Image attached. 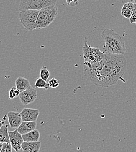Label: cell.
I'll use <instances>...</instances> for the list:
<instances>
[{
  "instance_id": "6da1fadb",
  "label": "cell",
  "mask_w": 136,
  "mask_h": 152,
  "mask_svg": "<svg viewBox=\"0 0 136 152\" xmlns=\"http://www.w3.org/2000/svg\"><path fill=\"white\" fill-rule=\"evenodd\" d=\"M105 53L101 61L85 68L84 75L87 81L94 85L109 87L122 79L127 68V60L123 55Z\"/></svg>"
},
{
  "instance_id": "7a4b0ae2",
  "label": "cell",
  "mask_w": 136,
  "mask_h": 152,
  "mask_svg": "<svg viewBox=\"0 0 136 152\" xmlns=\"http://www.w3.org/2000/svg\"><path fill=\"white\" fill-rule=\"evenodd\" d=\"M105 45L104 52L113 55H124L126 51L125 43L122 38L114 30L105 28L102 33Z\"/></svg>"
},
{
  "instance_id": "3957f363",
  "label": "cell",
  "mask_w": 136,
  "mask_h": 152,
  "mask_svg": "<svg viewBox=\"0 0 136 152\" xmlns=\"http://www.w3.org/2000/svg\"><path fill=\"white\" fill-rule=\"evenodd\" d=\"M83 53L84 57V64L86 67H90L92 65L101 61L104 57L105 53L101 51L98 48H93L89 45L86 38L83 46Z\"/></svg>"
},
{
  "instance_id": "277c9868",
  "label": "cell",
  "mask_w": 136,
  "mask_h": 152,
  "mask_svg": "<svg viewBox=\"0 0 136 152\" xmlns=\"http://www.w3.org/2000/svg\"><path fill=\"white\" fill-rule=\"evenodd\" d=\"M58 8L56 5L45 8L39 11L35 29H41L48 27L56 18Z\"/></svg>"
},
{
  "instance_id": "5b68a950",
  "label": "cell",
  "mask_w": 136,
  "mask_h": 152,
  "mask_svg": "<svg viewBox=\"0 0 136 152\" xmlns=\"http://www.w3.org/2000/svg\"><path fill=\"white\" fill-rule=\"evenodd\" d=\"M57 0H20V11L26 10L40 11L48 7L56 5Z\"/></svg>"
},
{
  "instance_id": "8992f818",
  "label": "cell",
  "mask_w": 136,
  "mask_h": 152,
  "mask_svg": "<svg viewBox=\"0 0 136 152\" xmlns=\"http://www.w3.org/2000/svg\"><path fill=\"white\" fill-rule=\"evenodd\" d=\"M39 13V11L36 10L20 11V22L26 31H32L35 29Z\"/></svg>"
},
{
  "instance_id": "52a82bcc",
  "label": "cell",
  "mask_w": 136,
  "mask_h": 152,
  "mask_svg": "<svg viewBox=\"0 0 136 152\" xmlns=\"http://www.w3.org/2000/svg\"><path fill=\"white\" fill-rule=\"evenodd\" d=\"M37 97V90L32 87H30L27 90L20 92L19 95L20 102L24 105H27L33 103Z\"/></svg>"
},
{
  "instance_id": "ba28073f",
  "label": "cell",
  "mask_w": 136,
  "mask_h": 152,
  "mask_svg": "<svg viewBox=\"0 0 136 152\" xmlns=\"http://www.w3.org/2000/svg\"><path fill=\"white\" fill-rule=\"evenodd\" d=\"M9 135L10 138V143L16 152H19L22 149V145L24 140L22 137V135L17 131V129L14 131H9Z\"/></svg>"
},
{
  "instance_id": "9c48e42d",
  "label": "cell",
  "mask_w": 136,
  "mask_h": 152,
  "mask_svg": "<svg viewBox=\"0 0 136 152\" xmlns=\"http://www.w3.org/2000/svg\"><path fill=\"white\" fill-rule=\"evenodd\" d=\"M39 114V110L27 108H23L20 113L22 121L24 122H36Z\"/></svg>"
},
{
  "instance_id": "30bf717a",
  "label": "cell",
  "mask_w": 136,
  "mask_h": 152,
  "mask_svg": "<svg viewBox=\"0 0 136 152\" xmlns=\"http://www.w3.org/2000/svg\"><path fill=\"white\" fill-rule=\"evenodd\" d=\"M8 121L10 127L13 129H18L23 122L20 113L14 111L8 113Z\"/></svg>"
},
{
  "instance_id": "8fae6325",
  "label": "cell",
  "mask_w": 136,
  "mask_h": 152,
  "mask_svg": "<svg viewBox=\"0 0 136 152\" xmlns=\"http://www.w3.org/2000/svg\"><path fill=\"white\" fill-rule=\"evenodd\" d=\"M36 127H37L36 122L23 121L21 125L19 126V128L17 129L22 135H23L36 129Z\"/></svg>"
},
{
  "instance_id": "7c38bea8",
  "label": "cell",
  "mask_w": 136,
  "mask_h": 152,
  "mask_svg": "<svg viewBox=\"0 0 136 152\" xmlns=\"http://www.w3.org/2000/svg\"><path fill=\"white\" fill-rule=\"evenodd\" d=\"M41 147V142H23L22 145L23 152H39Z\"/></svg>"
},
{
  "instance_id": "4fadbf2b",
  "label": "cell",
  "mask_w": 136,
  "mask_h": 152,
  "mask_svg": "<svg viewBox=\"0 0 136 152\" xmlns=\"http://www.w3.org/2000/svg\"><path fill=\"white\" fill-rule=\"evenodd\" d=\"M15 87L20 92H22L27 90L31 86L29 80L23 77H19L15 81Z\"/></svg>"
},
{
  "instance_id": "5bb4252c",
  "label": "cell",
  "mask_w": 136,
  "mask_h": 152,
  "mask_svg": "<svg viewBox=\"0 0 136 152\" xmlns=\"http://www.w3.org/2000/svg\"><path fill=\"white\" fill-rule=\"evenodd\" d=\"M22 137L24 142H38L40 137V133L38 130L35 129L25 134H23Z\"/></svg>"
},
{
  "instance_id": "9a60e30c",
  "label": "cell",
  "mask_w": 136,
  "mask_h": 152,
  "mask_svg": "<svg viewBox=\"0 0 136 152\" xmlns=\"http://www.w3.org/2000/svg\"><path fill=\"white\" fill-rule=\"evenodd\" d=\"M135 4L132 2H129L124 4L121 10V15L126 18L130 19L134 9Z\"/></svg>"
},
{
  "instance_id": "2e32d148",
  "label": "cell",
  "mask_w": 136,
  "mask_h": 152,
  "mask_svg": "<svg viewBox=\"0 0 136 152\" xmlns=\"http://www.w3.org/2000/svg\"><path fill=\"white\" fill-rule=\"evenodd\" d=\"M0 142L10 143L8 125L4 124L0 129Z\"/></svg>"
},
{
  "instance_id": "e0dca14e",
  "label": "cell",
  "mask_w": 136,
  "mask_h": 152,
  "mask_svg": "<svg viewBox=\"0 0 136 152\" xmlns=\"http://www.w3.org/2000/svg\"><path fill=\"white\" fill-rule=\"evenodd\" d=\"M35 87L39 88H44L45 90H47L50 88L49 84L40 77L36 80L35 84Z\"/></svg>"
},
{
  "instance_id": "ac0fdd59",
  "label": "cell",
  "mask_w": 136,
  "mask_h": 152,
  "mask_svg": "<svg viewBox=\"0 0 136 152\" xmlns=\"http://www.w3.org/2000/svg\"><path fill=\"white\" fill-rule=\"evenodd\" d=\"M50 76V73L47 67L45 66L42 67L40 72V77L45 81H47Z\"/></svg>"
},
{
  "instance_id": "d6986e66",
  "label": "cell",
  "mask_w": 136,
  "mask_h": 152,
  "mask_svg": "<svg viewBox=\"0 0 136 152\" xmlns=\"http://www.w3.org/2000/svg\"><path fill=\"white\" fill-rule=\"evenodd\" d=\"M20 91L16 87H13L11 88L9 91V99L12 100L14 98H15L18 96H19Z\"/></svg>"
},
{
  "instance_id": "ffe728a7",
  "label": "cell",
  "mask_w": 136,
  "mask_h": 152,
  "mask_svg": "<svg viewBox=\"0 0 136 152\" xmlns=\"http://www.w3.org/2000/svg\"><path fill=\"white\" fill-rule=\"evenodd\" d=\"M48 84H49L50 87L53 88H57L58 87H59V83L58 80L56 79V78H51V79L49 81Z\"/></svg>"
},
{
  "instance_id": "44dd1931",
  "label": "cell",
  "mask_w": 136,
  "mask_h": 152,
  "mask_svg": "<svg viewBox=\"0 0 136 152\" xmlns=\"http://www.w3.org/2000/svg\"><path fill=\"white\" fill-rule=\"evenodd\" d=\"M12 146L11 143H3L2 148L1 152H12Z\"/></svg>"
},
{
  "instance_id": "7402d4cb",
  "label": "cell",
  "mask_w": 136,
  "mask_h": 152,
  "mask_svg": "<svg viewBox=\"0 0 136 152\" xmlns=\"http://www.w3.org/2000/svg\"><path fill=\"white\" fill-rule=\"evenodd\" d=\"M130 23H136V4L134 5V9L132 13V15L130 18Z\"/></svg>"
},
{
  "instance_id": "603a6c76",
  "label": "cell",
  "mask_w": 136,
  "mask_h": 152,
  "mask_svg": "<svg viewBox=\"0 0 136 152\" xmlns=\"http://www.w3.org/2000/svg\"><path fill=\"white\" fill-rule=\"evenodd\" d=\"M79 0H66V4L70 7H75L78 5Z\"/></svg>"
},
{
  "instance_id": "cb8c5ba5",
  "label": "cell",
  "mask_w": 136,
  "mask_h": 152,
  "mask_svg": "<svg viewBox=\"0 0 136 152\" xmlns=\"http://www.w3.org/2000/svg\"><path fill=\"white\" fill-rule=\"evenodd\" d=\"M4 125V122L3 121H2L1 119H0V129L1 128V127Z\"/></svg>"
},
{
  "instance_id": "d4e9b609",
  "label": "cell",
  "mask_w": 136,
  "mask_h": 152,
  "mask_svg": "<svg viewBox=\"0 0 136 152\" xmlns=\"http://www.w3.org/2000/svg\"><path fill=\"white\" fill-rule=\"evenodd\" d=\"M2 145H3V143H1L0 142V152L2 150Z\"/></svg>"
},
{
  "instance_id": "484cf974",
  "label": "cell",
  "mask_w": 136,
  "mask_h": 152,
  "mask_svg": "<svg viewBox=\"0 0 136 152\" xmlns=\"http://www.w3.org/2000/svg\"><path fill=\"white\" fill-rule=\"evenodd\" d=\"M130 2H133L135 4H136V0H130Z\"/></svg>"
},
{
  "instance_id": "4316f807",
  "label": "cell",
  "mask_w": 136,
  "mask_h": 152,
  "mask_svg": "<svg viewBox=\"0 0 136 152\" xmlns=\"http://www.w3.org/2000/svg\"></svg>"
}]
</instances>
